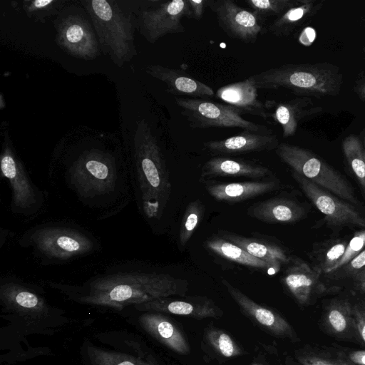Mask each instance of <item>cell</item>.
<instances>
[{
  "mask_svg": "<svg viewBox=\"0 0 365 365\" xmlns=\"http://www.w3.org/2000/svg\"><path fill=\"white\" fill-rule=\"evenodd\" d=\"M48 180L65 202L97 221L116 215L133 199L128 163L98 148L71 158L55 157Z\"/></svg>",
  "mask_w": 365,
  "mask_h": 365,
  "instance_id": "1",
  "label": "cell"
},
{
  "mask_svg": "<svg viewBox=\"0 0 365 365\" xmlns=\"http://www.w3.org/2000/svg\"><path fill=\"white\" fill-rule=\"evenodd\" d=\"M81 303L121 309L173 296L185 297L187 280L139 261L113 264L81 284L47 282Z\"/></svg>",
  "mask_w": 365,
  "mask_h": 365,
  "instance_id": "2",
  "label": "cell"
},
{
  "mask_svg": "<svg viewBox=\"0 0 365 365\" xmlns=\"http://www.w3.org/2000/svg\"><path fill=\"white\" fill-rule=\"evenodd\" d=\"M131 148L128 164L133 200L140 214L155 228L165 216L172 183L164 153L144 119L137 124Z\"/></svg>",
  "mask_w": 365,
  "mask_h": 365,
  "instance_id": "3",
  "label": "cell"
},
{
  "mask_svg": "<svg viewBox=\"0 0 365 365\" xmlns=\"http://www.w3.org/2000/svg\"><path fill=\"white\" fill-rule=\"evenodd\" d=\"M20 247L31 250L40 265H60L92 255L101 248L89 230L69 221L36 225L18 239Z\"/></svg>",
  "mask_w": 365,
  "mask_h": 365,
  "instance_id": "4",
  "label": "cell"
},
{
  "mask_svg": "<svg viewBox=\"0 0 365 365\" xmlns=\"http://www.w3.org/2000/svg\"><path fill=\"white\" fill-rule=\"evenodd\" d=\"M257 89L287 88L301 97L336 96L343 83L339 67L327 62L284 64L248 78Z\"/></svg>",
  "mask_w": 365,
  "mask_h": 365,
  "instance_id": "5",
  "label": "cell"
},
{
  "mask_svg": "<svg viewBox=\"0 0 365 365\" xmlns=\"http://www.w3.org/2000/svg\"><path fill=\"white\" fill-rule=\"evenodd\" d=\"M96 32L101 50L118 66L129 62L137 51L134 44L133 23L115 1H83Z\"/></svg>",
  "mask_w": 365,
  "mask_h": 365,
  "instance_id": "6",
  "label": "cell"
},
{
  "mask_svg": "<svg viewBox=\"0 0 365 365\" xmlns=\"http://www.w3.org/2000/svg\"><path fill=\"white\" fill-rule=\"evenodd\" d=\"M0 170L10 187L11 213L25 221L39 216L46 209L48 193L33 182L7 135L2 143Z\"/></svg>",
  "mask_w": 365,
  "mask_h": 365,
  "instance_id": "7",
  "label": "cell"
},
{
  "mask_svg": "<svg viewBox=\"0 0 365 365\" xmlns=\"http://www.w3.org/2000/svg\"><path fill=\"white\" fill-rule=\"evenodd\" d=\"M275 153L292 171L349 203H357L354 190L344 176L310 150L279 143Z\"/></svg>",
  "mask_w": 365,
  "mask_h": 365,
  "instance_id": "8",
  "label": "cell"
},
{
  "mask_svg": "<svg viewBox=\"0 0 365 365\" xmlns=\"http://www.w3.org/2000/svg\"><path fill=\"white\" fill-rule=\"evenodd\" d=\"M175 101L192 128H240L254 132L272 133L265 125L245 119L240 111L227 104L184 97H175Z\"/></svg>",
  "mask_w": 365,
  "mask_h": 365,
  "instance_id": "9",
  "label": "cell"
},
{
  "mask_svg": "<svg viewBox=\"0 0 365 365\" xmlns=\"http://www.w3.org/2000/svg\"><path fill=\"white\" fill-rule=\"evenodd\" d=\"M141 9L135 20L140 34L150 43L170 34L185 31L184 17L191 18L187 0L154 1Z\"/></svg>",
  "mask_w": 365,
  "mask_h": 365,
  "instance_id": "10",
  "label": "cell"
},
{
  "mask_svg": "<svg viewBox=\"0 0 365 365\" xmlns=\"http://www.w3.org/2000/svg\"><path fill=\"white\" fill-rule=\"evenodd\" d=\"M0 302L5 311L21 317L29 324L45 319L51 312L39 287L13 274L0 279Z\"/></svg>",
  "mask_w": 365,
  "mask_h": 365,
  "instance_id": "11",
  "label": "cell"
},
{
  "mask_svg": "<svg viewBox=\"0 0 365 365\" xmlns=\"http://www.w3.org/2000/svg\"><path fill=\"white\" fill-rule=\"evenodd\" d=\"M293 178L312 204L331 226L365 227V217L351 203L322 188L299 174L292 171Z\"/></svg>",
  "mask_w": 365,
  "mask_h": 365,
  "instance_id": "12",
  "label": "cell"
},
{
  "mask_svg": "<svg viewBox=\"0 0 365 365\" xmlns=\"http://www.w3.org/2000/svg\"><path fill=\"white\" fill-rule=\"evenodd\" d=\"M56 41L68 55L92 60L100 55L101 48L89 22L78 14H68L55 22Z\"/></svg>",
  "mask_w": 365,
  "mask_h": 365,
  "instance_id": "13",
  "label": "cell"
},
{
  "mask_svg": "<svg viewBox=\"0 0 365 365\" xmlns=\"http://www.w3.org/2000/svg\"><path fill=\"white\" fill-rule=\"evenodd\" d=\"M207 6L215 14L219 26L232 38L253 43L263 32L264 21L232 0H207Z\"/></svg>",
  "mask_w": 365,
  "mask_h": 365,
  "instance_id": "14",
  "label": "cell"
},
{
  "mask_svg": "<svg viewBox=\"0 0 365 365\" xmlns=\"http://www.w3.org/2000/svg\"><path fill=\"white\" fill-rule=\"evenodd\" d=\"M221 282L242 313L253 324L274 337L287 339L293 342L299 341L292 326L277 311L257 303L227 279H222Z\"/></svg>",
  "mask_w": 365,
  "mask_h": 365,
  "instance_id": "15",
  "label": "cell"
},
{
  "mask_svg": "<svg viewBox=\"0 0 365 365\" xmlns=\"http://www.w3.org/2000/svg\"><path fill=\"white\" fill-rule=\"evenodd\" d=\"M133 306L140 311L172 314L196 319L219 318L223 314L214 301L204 296L170 297Z\"/></svg>",
  "mask_w": 365,
  "mask_h": 365,
  "instance_id": "16",
  "label": "cell"
},
{
  "mask_svg": "<svg viewBox=\"0 0 365 365\" xmlns=\"http://www.w3.org/2000/svg\"><path fill=\"white\" fill-rule=\"evenodd\" d=\"M279 144L277 136L272 133L243 130L225 139L205 142L203 146L213 155L224 156L269 151L275 150Z\"/></svg>",
  "mask_w": 365,
  "mask_h": 365,
  "instance_id": "17",
  "label": "cell"
},
{
  "mask_svg": "<svg viewBox=\"0 0 365 365\" xmlns=\"http://www.w3.org/2000/svg\"><path fill=\"white\" fill-rule=\"evenodd\" d=\"M207 193L215 200L228 204L238 203L278 190L282 185L276 177L242 182H202Z\"/></svg>",
  "mask_w": 365,
  "mask_h": 365,
  "instance_id": "18",
  "label": "cell"
},
{
  "mask_svg": "<svg viewBox=\"0 0 365 365\" xmlns=\"http://www.w3.org/2000/svg\"><path fill=\"white\" fill-rule=\"evenodd\" d=\"M264 105L269 118H272L281 126L282 136L284 138L295 134L300 122L317 115L322 110V108L314 105L309 97H297L281 102L267 100Z\"/></svg>",
  "mask_w": 365,
  "mask_h": 365,
  "instance_id": "19",
  "label": "cell"
},
{
  "mask_svg": "<svg viewBox=\"0 0 365 365\" xmlns=\"http://www.w3.org/2000/svg\"><path fill=\"white\" fill-rule=\"evenodd\" d=\"M220 177H245L261 180L275 177L267 166L255 161L227 156H215L201 168L200 180H212Z\"/></svg>",
  "mask_w": 365,
  "mask_h": 365,
  "instance_id": "20",
  "label": "cell"
},
{
  "mask_svg": "<svg viewBox=\"0 0 365 365\" xmlns=\"http://www.w3.org/2000/svg\"><path fill=\"white\" fill-rule=\"evenodd\" d=\"M320 275L319 272L301 259L292 257L287 265L282 282L298 304L307 305L317 292L323 290Z\"/></svg>",
  "mask_w": 365,
  "mask_h": 365,
  "instance_id": "21",
  "label": "cell"
},
{
  "mask_svg": "<svg viewBox=\"0 0 365 365\" xmlns=\"http://www.w3.org/2000/svg\"><path fill=\"white\" fill-rule=\"evenodd\" d=\"M217 234L267 263L276 273L283 266H287L293 257L283 247L264 237H249L227 230H219Z\"/></svg>",
  "mask_w": 365,
  "mask_h": 365,
  "instance_id": "22",
  "label": "cell"
},
{
  "mask_svg": "<svg viewBox=\"0 0 365 365\" xmlns=\"http://www.w3.org/2000/svg\"><path fill=\"white\" fill-rule=\"evenodd\" d=\"M139 322L148 334L173 351L180 355L190 354L185 333L171 319L162 313L147 312L140 317Z\"/></svg>",
  "mask_w": 365,
  "mask_h": 365,
  "instance_id": "23",
  "label": "cell"
},
{
  "mask_svg": "<svg viewBox=\"0 0 365 365\" xmlns=\"http://www.w3.org/2000/svg\"><path fill=\"white\" fill-rule=\"evenodd\" d=\"M247 214L263 222L287 224L302 219L306 210L299 202L277 195L252 205L247 208Z\"/></svg>",
  "mask_w": 365,
  "mask_h": 365,
  "instance_id": "24",
  "label": "cell"
},
{
  "mask_svg": "<svg viewBox=\"0 0 365 365\" xmlns=\"http://www.w3.org/2000/svg\"><path fill=\"white\" fill-rule=\"evenodd\" d=\"M145 72L165 83L168 87L166 91L175 96L200 98H211L215 95L209 86L188 76L181 71L155 64L147 66Z\"/></svg>",
  "mask_w": 365,
  "mask_h": 365,
  "instance_id": "25",
  "label": "cell"
},
{
  "mask_svg": "<svg viewBox=\"0 0 365 365\" xmlns=\"http://www.w3.org/2000/svg\"><path fill=\"white\" fill-rule=\"evenodd\" d=\"M216 96L241 114L257 115L264 120L269 118L264 103L258 98L257 88L248 78L220 87Z\"/></svg>",
  "mask_w": 365,
  "mask_h": 365,
  "instance_id": "26",
  "label": "cell"
},
{
  "mask_svg": "<svg viewBox=\"0 0 365 365\" xmlns=\"http://www.w3.org/2000/svg\"><path fill=\"white\" fill-rule=\"evenodd\" d=\"M204 247L210 253L248 268L264 272L269 275L276 274L266 262L251 255L240 247L214 234L204 242Z\"/></svg>",
  "mask_w": 365,
  "mask_h": 365,
  "instance_id": "27",
  "label": "cell"
},
{
  "mask_svg": "<svg viewBox=\"0 0 365 365\" xmlns=\"http://www.w3.org/2000/svg\"><path fill=\"white\" fill-rule=\"evenodd\" d=\"M323 4V1L298 0L297 4L277 17L269 25L267 29L275 36H287L297 26L319 12Z\"/></svg>",
  "mask_w": 365,
  "mask_h": 365,
  "instance_id": "28",
  "label": "cell"
},
{
  "mask_svg": "<svg viewBox=\"0 0 365 365\" xmlns=\"http://www.w3.org/2000/svg\"><path fill=\"white\" fill-rule=\"evenodd\" d=\"M348 242L332 239L316 244L309 254L312 267L322 274L331 273L342 257Z\"/></svg>",
  "mask_w": 365,
  "mask_h": 365,
  "instance_id": "29",
  "label": "cell"
},
{
  "mask_svg": "<svg viewBox=\"0 0 365 365\" xmlns=\"http://www.w3.org/2000/svg\"><path fill=\"white\" fill-rule=\"evenodd\" d=\"M327 328L333 334L341 336L355 328L353 306L346 301L336 300L327 308L324 319Z\"/></svg>",
  "mask_w": 365,
  "mask_h": 365,
  "instance_id": "30",
  "label": "cell"
},
{
  "mask_svg": "<svg viewBox=\"0 0 365 365\" xmlns=\"http://www.w3.org/2000/svg\"><path fill=\"white\" fill-rule=\"evenodd\" d=\"M294 358L297 365H355L341 353L309 346L294 351Z\"/></svg>",
  "mask_w": 365,
  "mask_h": 365,
  "instance_id": "31",
  "label": "cell"
},
{
  "mask_svg": "<svg viewBox=\"0 0 365 365\" xmlns=\"http://www.w3.org/2000/svg\"><path fill=\"white\" fill-rule=\"evenodd\" d=\"M341 148L365 197V157L362 141L357 135L351 134L344 139Z\"/></svg>",
  "mask_w": 365,
  "mask_h": 365,
  "instance_id": "32",
  "label": "cell"
},
{
  "mask_svg": "<svg viewBox=\"0 0 365 365\" xmlns=\"http://www.w3.org/2000/svg\"><path fill=\"white\" fill-rule=\"evenodd\" d=\"M205 339L215 353L225 358H233L246 354V351L226 331L217 327H207Z\"/></svg>",
  "mask_w": 365,
  "mask_h": 365,
  "instance_id": "33",
  "label": "cell"
},
{
  "mask_svg": "<svg viewBox=\"0 0 365 365\" xmlns=\"http://www.w3.org/2000/svg\"><path fill=\"white\" fill-rule=\"evenodd\" d=\"M205 212V206L200 200L189 202L184 212L178 235V241L181 246L187 245L202 221Z\"/></svg>",
  "mask_w": 365,
  "mask_h": 365,
  "instance_id": "34",
  "label": "cell"
},
{
  "mask_svg": "<svg viewBox=\"0 0 365 365\" xmlns=\"http://www.w3.org/2000/svg\"><path fill=\"white\" fill-rule=\"evenodd\" d=\"M93 365H160L127 354L91 347L88 350Z\"/></svg>",
  "mask_w": 365,
  "mask_h": 365,
  "instance_id": "35",
  "label": "cell"
},
{
  "mask_svg": "<svg viewBox=\"0 0 365 365\" xmlns=\"http://www.w3.org/2000/svg\"><path fill=\"white\" fill-rule=\"evenodd\" d=\"M298 0H246L247 5L252 9L259 18L264 21L265 18L284 14L287 10L297 4Z\"/></svg>",
  "mask_w": 365,
  "mask_h": 365,
  "instance_id": "36",
  "label": "cell"
},
{
  "mask_svg": "<svg viewBox=\"0 0 365 365\" xmlns=\"http://www.w3.org/2000/svg\"><path fill=\"white\" fill-rule=\"evenodd\" d=\"M64 1L60 0H29L23 2L26 15L36 21L56 14L63 7Z\"/></svg>",
  "mask_w": 365,
  "mask_h": 365,
  "instance_id": "37",
  "label": "cell"
},
{
  "mask_svg": "<svg viewBox=\"0 0 365 365\" xmlns=\"http://www.w3.org/2000/svg\"><path fill=\"white\" fill-rule=\"evenodd\" d=\"M364 248L365 229L354 233L353 237L348 242L346 250L342 257L341 258L340 261L336 264L334 270L332 272L344 267L345 264L349 262L352 259L356 257Z\"/></svg>",
  "mask_w": 365,
  "mask_h": 365,
  "instance_id": "38",
  "label": "cell"
},
{
  "mask_svg": "<svg viewBox=\"0 0 365 365\" xmlns=\"http://www.w3.org/2000/svg\"><path fill=\"white\" fill-rule=\"evenodd\" d=\"M365 269V248L349 262L332 273H339L344 277H354Z\"/></svg>",
  "mask_w": 365,
  "mask_h": 365,
  "instance_id": "39",
  "label": "cell"
},
{
  "mask_svg": "<svg viewBox=\"0 0 365 365\" xmlns=\"http://www.w3.org/2000/svg\"><path fill=\"white\" fill-rule=\"evenodd\" d=\"M353 317L355 329L365 344V304L359 303L353 306Z\"/></svg>",
  "mask_w": 365,
  "mask_h": 365,
  "instance_id": "40",
  "label": "cell"
},
{
  "mask_svg": "<svg viewBox=\"0 0 365 365\" xmlns=\"http://www.w3.org/2000/svg\"><path fill=\"white\" fill-rule=\"evenodd\" d=\"M192 19L200 20L204 14L206 6H207V0H187Z\"/></svg>",
  "mask_w": 365,
  "mask_h": 365,
  "instance_id": "41",
  "label": "cell"
},
{
  "mask_svg": "<svg viewBox=\"0 0 365 365\" xmlns=\"http://www.w3.org/2000/svg\"><path fill=\"white\" fill-rule=\"evenodd\" d=\"M316 36V33L314 29L311 27L306 28L299 36V41L304 46H309L313 43Z\"/></svg>",
  "mask_w": 365,
  "mask_h": 365,
  "instance_id": "42",
  "label": "cell"
},
{
  "mask_svg": "<svg viewBox=\"0 0 365 365\" xmlns=\"http://www.w3.org/2000/svg\"><path fill=\"white\" fill-rule=\"evenodd\" d=\"M348 357L355 365H365V350L351 351Z\"/></svg>",
  "mask_w": 365,
  "mask_h": 365,
  "instance_id": "43",
  "label": "cell"
},
{
  "mask_svg": "<svg viewBox=\"0 0 365 365\" xmlns=\"http://www.w3.org/2000/svg\"><path fill=\"white\" fill-rule=\"evenodd\" d=\"M15 233L9 230L1 228L0 231V248L10 238L13 237Z\"/></svg>",
  "mask_w": 365,
  "mask_h": 365,
  "instance_id": "44",
  "label": "cell"
},
{
  "mask_svg": "<svg viewBox=\"0 0 365 365\" xmlns=\"http://www.w3.org/2000/svg\"><path fill=\"white\" fill-rule=\"evenodd\" d=\"M359 98L365 101V78L362 79L356 88Z\"/></svg>",
  "mask_w": 365,
  "mask_h": 365,
  "instance_id": "45",
  "label": "cell"
},
{
  "mask_svg": "<svg viewBox=\"0 0 365 365\" xmlns=\"http://www.w3.org/2000/svg\"><path fill=\"white\" fill-rule=\"evenodd\" d=\"M353 278L357 284L365 282V269L356 274Z\"/></svg>",
  "mask_w": 365,
  "mask_h": 365,
  "instance_id": "46",
  "label": "cell"
},
{
  "mask_svg": "<svg viewBox=\"0 0 365 365\" xmlns=\"http://www.w3.org/2000/svg\"><path fill=\"white\" fill-rule=\"evenodd\" d=\"M250 365H274L267 362H263L262 360L255 359Z\"/></svg>",
  "mask_w": 365,
  "mask_h": 365,
  "instance_id": "47",
  "label": "cell"
},
{
  "mask_svg": "<svg viewBox=\"0 0 365 365\" xmlns=\"http://www.w3.org/2000/svg\"><path fill=\"white\" fill-rule=\"evenodd\" d=\"M358 287L359 289L362 291L363 292H365V282L364 283H361V284H358Z\"/></svg>",
  "mask_w": 365,
  "mask_h": 365,
  "instance_id": "48",
  "label": "cell"
},
{
  "mask_svg": "<svg viewBox=\"0 0 365 365\" xmlns=\"http://www.w3.org/2000/svg\"><path fill=\"white\" fill-rule=\"evenodd\" d=\"M362 143H363V147H364V157H365V128L363 130V141H362Z\"/></svg>",
  "mask_w": 365,
  "mask_h": 365,
  "instance_id": "49",
  "label": "cell"
},
{
  "mask_svg": "<svg viewBox=\"0 0 365 365\" xmlns=\"http://www.w3.org/2000/svg\"><path fill=\"white\" fill-rule=\"evenodd\" d=\"M364 23H365V19H364Z\"/></svg>",
  "mask_w": 365,
  "mask_h": 365,
  "instance_id": "50",
  "label": "cell"
},
{
  "mask_svg": "<svg viewBox=\"0 0 365 365\" xmlns=\"http://www.w3.org/2000/svg\"><path fill=\"white\" fill-rule=\"evenodd\" d=\"M364 52H365V48H364Z\"/></svg>",
  "mask_w": 365,
  "mask_h": 365,
  "instance_id": "51",
  "label": "cell"
}]
</instances>
